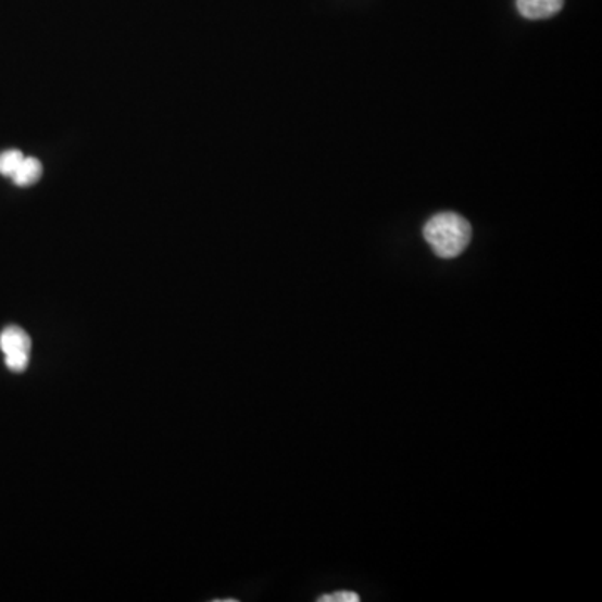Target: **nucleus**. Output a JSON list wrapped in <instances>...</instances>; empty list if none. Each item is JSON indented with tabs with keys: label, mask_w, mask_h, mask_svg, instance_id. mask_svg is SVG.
Listing matches in <instances>:
<instances>
[{
	"label": "nucleus",
	"mask_w": 602,
	"mask_h": 602,
	"mask_svg": "<svg viewBox=\"0 0 602 602\" xmlns=\"http://www.w3.org/2000/svg\"><path fill=\"white\" fill-rule=\"evenodd\" d=\"M424 236L437 256L450 260L464 253L472 240V228L461 214L440 213L428 220Z\"/></svg>",
	"instance_id": "f257e3e1"
},
{
	"label": "nucleus",
	"mask_w": 602,
	"mask_h": 602,
	"mask_svg": "<svg viewBox=\"0 0 602 602\" xmlns=\"http://www.w3.org/2000/svg\"><path fill=\"white\" fill-rule=\"evenodd\" d=\"M0 350L4 353L9 371L21 374L29 367L33 340L23 328L15 325L4 328L0 334Z\"/></svg>",
	"instance_id": "f03ea898"
},
{
	"label": "nucleus",
	"mask_w": 602,
	"mask_h": 602,
	"mask_svg": "<svg viewBox=\"0 0 602 602\" xmlns=\"http://www.w3.org/2000/svg\"><path fill=\"white\" fill-rule=\"evenodd\" d=\"M564 0H517L521 15L530 21L552 17L563 9Z\"/></svg>",
	"instance_id": "7ed1b4c3"
},
{
	"label": "nucleus",
	"mask_w": 602,
	"mask_h": 602,
	"mask_svg": "<svg viewBox=\"0 0 602 602\" xmlns=\"http://www.w3.org/2000/svg\"><path fill=\"white\" fill-rule=\"evenodd\" d=\"M40 176H42V164H40V161L36 160V158H24L23 163H21L14 176H12V181L21 186V188H27V186H33L34 183L39 181Z\"/></svg>",
	"instance_id": "20e7f679"
},
{
	"label": "nucleus",
	"mask_w": 602,
	"mask_h": 602,
	"mask_svg": "<svg viewBox=\"0 0 602 602\" xmlns=\"http://www.w3.org/2000/svg\"><path fill=\"white\" fill-rule=\"evenodd\" d=\"M24 154L18 149H9L4 153H0V175L5 178H12L17 167L24 161Z\"/></svg>",
	"instance_id": "39448f33"
},
{
	"label": "nucleus",
	"mask_w": 602,
	"mask_h": 602,
	"mask_svg": "<svg viewBox=\"0 0 602 602\" xmlns=\"http://www.w3.org/2000/svg\"><path fill=\"white\" fill-rule=\"evenodd\" d=\"M360 595L356 592L338 591L334 594H325L318 598V602H359Z\"/></svg>",
	"instance_id": "423d86ee"
}]
</instances>
